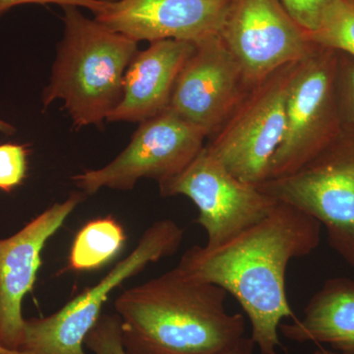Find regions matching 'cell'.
<instances>
[{"label": "cell", "instance_id": "ffe728a7", "mask_svg": "<svg viewBox=\"0 0 354 354\" xmlns=\"http://www.w3.org/2000/svg\"><path fill=\"white\" fill-rule=\"evenodd\" d=\"M292 19L311 35L316 31L326 7L332 0H279Z\"/></svg>", "mask_w": 354, "mask_h": 354}, {"label": "cell", "instance_id": "5b68a950", "mask_svg": "<svg viewBox=\"0 0 354 354\" xmlns=\"http://www.w3.org/2000/svg\"><path fill=\"white\" fill-rule=\"evenodd\" d=\"M335 50L317 46L297 62L286 104L283 141L272 158L269 179L288 176L334 143L337 120Z\"/></svg>", "mask_w": 354, "mask_h": 354}, {"label": "cell", "instance_id": "ac0fdd59", "mask_svg": "<svg viewBox=\"0 0 354 354\" xmlns=\"http://www.w3.org/2000/svg\"><path fill=\"white\" fill-rule=\"evenodd\" d=\"M84 346L95 354H127L121 337V320L118 314L102 315L88 332Z\"/></svg>", "mask_w": 354, "mask_h": 354}, {"label": "cell", "instance_id": "8fae6325", "mask_svg": "<svg viewBox=\"0 0 354 354\" xmlns=\"http://www.w3.org/2000/svg\"><path fill=\"white\" fill-rule=\"evenodd\" d=\"M253 87L221 37H212L195 44L177 77L169 108L211 137Z\"/></svg>", "mask_w": 354, "mask_h": 354}, {"label": "cell", "instance_id": "30bf717a", "mask_svg": "<svg viewBox=\"0 0 354 354\" xmlns=\"http://www.w3.org/2000/svg\"><path fill=\"white\" fill-rule=\"evenodd\" d=\"M218 36L253 86L316 46L279 0H230Z\"/></svg>", "mask_w": 354, "mask_h": 354}, {"label": "cell", "instance_id": "2e32d148", "mask_svg": "<svg viewBox=\"0 0 354 354\" xmlns=\"http://www.w3.org/2000/svg\"><path fill=\"white\" fill-rule=\"evenodd\" d=\"M127 241L124 228L111 216L88 221L76 234L68 259L71 271H95L111 262Z\"/></svg>", "mask_w": 354, "mask_h": 354}, {"label": "cell", "instance_id": "7a4b0ae2", "mask_svg": "<svg viewBox=\"0 0 354 354\" xmlns=\"http://www.w3.org/2000/svg\"><path fill=\"white\" fill-rule=\"evenodd\" d=\"M227 292L177 266L121 293L114 302L127 354H216L244 337L241 314L225 309Z\"/></svg>", "mask_w": 354, "mask_h": 354}, {"label": "cell", "instance_id": "d6986e66", "mask_svg": "<svg viewBox=\"0 0 354 354\" xmlns=\"http://www.w3.org/2000/svg\"><path fill=\"white\" fill-rule=\"evenodd\" d=\"M29 150L24 145H0V190L11 192L24 181Z\"/></svg>", "mask_w": 354, "mask_h": 354}, {"label": "cell", "instance_id": "9c48e42d", "mask_svg": "<svg viewBox=\"0 0 354 354\" xmlns=\"http://www.w3.org/2000/svg\"><path fill=\"white\" fill-rule=\"evenodd\" d=\"M160 192L162 197L183 195L196 205L195 221L206 230L208 247L223 245L253 227L278 203L228 171L206 146L180 174L160 183Z\"/></svg>", "mask_w": 354, "mask_h": 354}, {"label": "cell", "instance_id": "5bb4252c", "mask_svg": "<svg viewBox=\"0 0 354 354\" xmlns=\"http://www.w3.org/2000/svg\"><path fill=\"white\" fill-rule=\"evenodd\" d=\"M194 48L190 41L162 39L138 51L125 72L121 101L106 120L143 122L169 108L177 77Z\"/></svg>", "mask_w": 354, "mask_h": 354}, {"label": "cell", "instance_id": "8992f818", "mask_svg": "<svg viewBox=\"0 0 354 354\" xmlns=\"http://www.w3.org/2000/svg\"><path fill=\"white\" fill-rule=\"evenodd\" d=\"M258 188L318 221L330 246L354 269V140L333 143L297 171Z\"/></svg>", "mask_w": 354, "mask_h": 354}, {"label": "cell", "instance_id": "cb8c5ba5", "mask_svg": "<svg viewBox=\"0 0 354 354\" xmlns=\"http://www.w3.org/2000/svg\"><path fill=\"white\" fill-rule=\"evenodd\" d=\"M16 132L15 127L10 123L0 120V133L6 135H13Z\"/></svg>", "mask_w": 354, "mask_h": 354}, {"label": "cell", "instance_id": "277c9868", "mask_svg": "<svg viewBox=\"0 0 354 354\" xmlns=\"http://www.w3.org/2000/svg\"><path fill=\"white\" fill-rule=\"evenodd\" d=\"M183 241V230L172 220L155 221L134 250L106 276L70 300L55 313L25 320L20 351L24 354H87L84 342L102 316L109 295L151 264L174 255Z\"/></svg>", "mask_w": 354, "mask_h": 354}, {"label": "cell", "instance_id": "ba28073f", "mask_svg": "<svg viewBox=\"0 0 354 354\" xmlns=\"http://www.w3.org/2000/svg\"><path fill=\"white\" fill-rule=\"evenodd\" d=\"M206 133L167 108L140 122L129 145L113 162L72 177L84 194L102 188L131 190L140 178L158 184L180 174L204 148Z\"/></svg>", "mask_w": 354, "mask_h": 354}, {"label": "cell", "instance_id": "e0dca14e", "mask_svg": "<svg viewBox=\"0 0 354 354\" xmlns=\"http://www.w3.org/2000/svg\"><path fill=\"white\" fill-rule=\"evenodd\" d=\"M309 36L317 46L342 51L354 59L353 0H332L316 31Z\"/></svg>", "mask_w": 354, "mask_h": 354}, {"label": "cell", "instance_id": "52a82bcc", "mask_svg": "<svg viewBox=\"0 0 354 354\" xmlns=\"http://www.w3.org/2000/svg\"><path fill=\"white\" fill-rule=\"evenodd\" d=\"M297 64L286 65L254 86L206 146L244 183L258 186L269 177L285 134L286 97Z\"/></svg>", "mask_w": 354, "mask_h": 354}, {"label": "cell", "instance_id": "d4e9b609", "mask_svg": "<svg viewBox=\"0 0 354 354\" xmlns=\"http://www.w3.org/2000/svg\"><path fill=\"white\" fill-rule=\"evenodd\" d=\"M0 354H24V353H21V351H9V349H6V348H2V346H0Z\"/></svg>", "mask_w": 354, "mask_h": 354}, {"label": "cell", "instance_id": "9a60e30c", "mask_svg": "<svg viewBox=\"0 0 354 354\" xmlns=\"http://www.w3.org/2000/svg\"><path fill=\"white\" fill-rule=\"evenodd\" d=\"M290 341L329 344L342 354H354V281L327 279L305 306L304 316L279 326Z\"/></svg>", "mask_w": 354, "mask_h": 354}, {"label": "cell", "instance_id": "4316f807", "mask_svg": "<svg viewBox=\"0 0 354 354\" xmlns=\"http://www.w3.org/2000/svg\"><path fill=\"white\" fill-rule=\"evenodd\" d=\"M353 1H354V0H353Z\"/></svg>", "mask_w": 354, "mask_h": 354}, {"label": "cell", "instance_id": "7c38bea8", "mask_svg": "<svg viewBox=\"0 0 354 354\" xmlns=\"http://www.w3.org/2000/svg\"><path fill=\"white\" fill-rule=\"evenodd\" d=\"M85 194L73 192L32 218L17 234L0 239V346L20 351L26 319L23 299L32 290L46 242L62 227Z\"/></svg>", "mask_w": 354, "mask_h": 354}, {"label": "cell", "instance_id": "3957f363", "mask_svg": "<svg viewBox=\"0 0 354 354\" xmlns=\"http://www.w3.org/2000/svg\"><path fill=\"white\" fill-rule=\"evenodd\" d=\"M62 8L64 36L44 104L62 100L77 128L101 125L121 101L138 41L86 18L78 7Z\"/></svg>", "mask_w": 354, "mask_h": 354}, {"label": "cell", "instance_id": "6da1fadb", "mask_svg": "<svg viewBox=\"0 0 354 354\" xmlns=\"http://www.w3.org/2000/svg\"><path fill=\"white\" fill-rule=\"evenodd\" d=\"M321 227L304 212L278 201L265 218L223 245L191 247L177 266L191 278L230 293L250 321L260 354H278L281 321L295 319L286 297L288 263L315 250Z\"/></svg>", "mask_w": 354, "mask_h": 354}, {"label": "cell", "instance_id": "484cf974", "mask_svg": "<svg viewBox=\"0 0 354 354\" xmlns=\"http://www.w3.org/2000/svg\"><path fill=\"white\" fill-rule=\"evenodd\" d=\"M313 354H337L335 353H332V351H326V349H319V351H316Z\"/></svg>", "mask_w": 354, "mask_h": 354}, {"label": "cell", "instance_id": "4fadbf2b", "mask_svg": "<svg viewBox=\"0 0 354 354\" xmlns=\"http://www.w3.org/2000/svg\"><path fill=\"white\" fill-rule=\"evenodd\" d=\"M230 0H108L95 20L136 41L197 44L220 35Z\"/></svg>", "mask_w": 354, "mask_h": 354}, {"label": "cell", "instance_id": "7402d4cb", "mask_svg": "<svg viewBox=\"0 0 354 354\" xmlns=\"http://www.w3.org/2000/svg\"><path fill=\"white\" fill-rule=\"evenodd\" d=\"M37 3L48 4L55 3L60 6L85 7L97 15L102 12L108 3V0H0V16L3 15L6 11L12 7L22 6V4Z\"/></svg>", "mask_w": 354, "mask_h": 354}, {"label": "cell", "instance_id": "603a6c76", "mask_svg": "<svg viewBox=\"0 0 354 354\" xmlns=\"http://www.w3.org/2000/svg\"><path fill=\"white\" fill-rule=\"evenodd\" d=\"M256 344L251 337H242L232 346L216 354H254Z\"/></svg>", "mask_w": 354, "mask_h": 354}, {"label": "cell", "instance_id": "44dd1931", "mask_svg": "<svg viewBox=\"0 0 354 354\" xmlns=\"http://www.w3.org/2000/svg\"><path fill=\"white\" fill-rule=\"evenodd\" d=\"M337 80L339 81L341 108L344 118L354 129V59L344 62L339 70L337 65Z\"/></svg>", "mask_w": 354, "mask_h": 354}]
</instances>
